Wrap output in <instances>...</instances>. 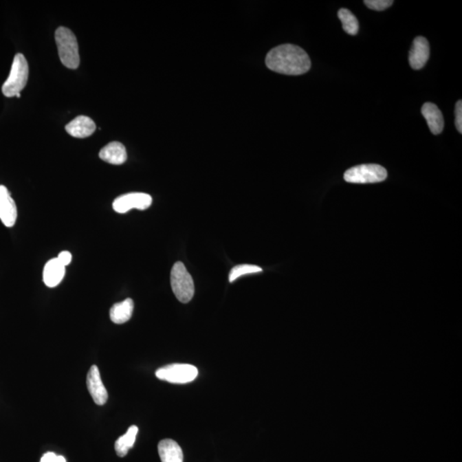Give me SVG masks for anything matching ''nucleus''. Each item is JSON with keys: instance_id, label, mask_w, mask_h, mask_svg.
I'll return each instance as SVG.
<instances>
[{"instance_id": "f257e3e1", "label": "nucleus", "mask_w": 462, "mask_h": 462, "mask_svg": "<svg viewBox=\"0 0 462 462\" xmlns=\"http://www.w3.org/2000/svg\"><path fill=\"white\" fill-rule=\"evenodd\" d=\"M265 64L271 71L289 76L305 74L311 68L309 56L302 48L292 44L272 49L265 58Z\"/></svg>"}, {"instance_id": "f03ea898", "label": "nucleus", "mask_w": 462, "mask_h": 462, "mask_svg": "<svg viewBox=\"0 0 462 462\" xmlns=\"http://www.w3.org/2000/svg\"><path fill=\"white\" fill-rule=\"evenodd\" d=\"M55 40L62 64L69 69L78 68L80 65L78 43L72 31L65 27L58 28L55 33Z\"/></svg>"}, {"instance_id": "7ed1b4c3", "label": "nucleus", "mask_w": 462, "mask_h": 462, "mask_svg": "<svg viewBox=\"0 0 462 462\" xmlns=\"http://www.w3.org/2000/svg\"><path fill=\"white\" fill-rule=\"evenodd\" d=\"M29 79V64L22 54L15 56L8 78L3 84L2 92L6 97H21V91Z\"/></svg>"}, {"instance_id": "20e7f679", "label": "nucleus", "mask_w": 462, "mask_h": 462, "mask_svg": "<svg viewBox=\"0 0 462 462\" xmlns=\"http://www.w3.org/2000/svg\"><path fill=\"white\" fill-rule=\"evenodd\" d=\"M170 283L174 295L179 302H190L195 295V283L190 272L182 262H177L171 269Z\"/></svg>"}, {"instance_id": "39448f33", "label": "nucleus", "mask_w": 462, "mask_h": 462, "mask_svg": "<svg viewBox=\"0 0 462 462\" xmlns=\"http://www.w3.org/2000/svg\"><path fill=\"white\" fill-rule=\"evenodd\" d=\"M385 168L376 164H362L350 168L344 174V180L350 184H376L386 179Z\"/></svg>"}, {"instance_id": "423d86ee", "label": "nucleus", "mask_w": 462, "mask_h": 462, "mask_svg": "<svg viewBox=\"0 0 462 462\" xmlns=\"http://www.w3.org/2000/svg\"><path fill=\"white\" fill-rule=\"evenodd\" d=\"M157 379L171 384H188L197 377L199 372L190 364H171L156 371Z\"/></svg>"}, {"instance_id": "0eeeda50", "label": "nucleus", "mask_w": 462, "mask_h": 462, "mask_svg": "<svg viewBox=\"0 0 462 462\" xmlns=\"http://www.w3.org/2000/svg\"><path fill=\"white\" fill-rule=\"evenodd\" d=\"M153 199L151 195L144 192H129L119 196L115 199L113 208L115 212L126 213L131 209L146 210L151 206Z\"/></svg>"}, {"instance_id": "6e6552de", "label": "nucleus", "mask_w": 462, "mask_h": 462, "mask_svg": "<svg viewBox=\"0 0 462 462\" xmlns=\"http://www.w3.org/2000/svg\"><path fill=\"white\" fill-rule=\"evenodd\" d=\"M87 386L91 397L97 405L102 406L107 404L108 393L106 387L101 380L100 370L97 366H92L87 373Z\"/></svg>"}, {"instance_id": "1a4fd4ad", "label": "nucleus", "mask_w": 462, "mask_h": 462, "mask_svg": "<svg viewBox=\"0 0 462 462\" xmlns=\"http://www.w3.org/2000/svg\"><path fill=\"white\" fill-rule=\"evenodd\" d=\"M17 219L15 201L6 186L0 185V220L6 227L14 226Z\"/></svg>"}, {"instance_id": "9d476101", "label": "nucleus", "mask_w": 462, "mask_h": 462, "mask_svg": "<svg viewBox=\"0 0 462 462\" xmlns=\"http://www.w3.org/2000/svg\"><path fill=\"white\" fill-rule=\"evenodd\" d=\"M430 57V45L425 37H416L409 52V64L414 69H421Z\"/></svg>"}, {"instance_id": "9b49d317", "label": "nucleus", "mask_w": 462, "mask_h": 462, "mask_svg": "<svg viewBox=\"0 0 462 462\" xmlns=\"http://www.w3.org/2000/svg\"><path fill=\"white\" fill-rule=\"evenodd\" d=\"M68 134L76 138H86L96 131V125L92 119L86 116H79L65 126Z\"/></svg>"}, {"instance_id": "f8f14e48", "label": "nucleus", "mask_w": 462, "mask_h": 462, "mask_svg": "<svg viewBox=\"0 0 462 462\" xmlns=\"http://www.w3.org/2000/svg\"><path fill=\"white\" fill-rule=\"evenodd\" d=\"M66 267L58 261L57 258H52L45 265L43 270V282L49 288H54L60 285L64 279Z\"/></svg>"}, {"instance_id": "ddd939ff", "label": "nucleus", "mask_w": 462, "mask_h": 462, "mask_svg": "<svg viewBox=\"0 0 462 462\" xmlns=\"http://www.w3.org/2000/svg\"><path fill=\"white\" fill-rule=\"evenodd\" d=\"M422 115L426 118L430 132L433 135H439L443 131L444 119L439 108L435 104L427 102L423 104Z\"/></svg>"}, {"instance_id": "4468645a", "label": "nucleus", "mask_w": 462, "mask_h": 462, "mask_svg": "<svg viewBox=\"0 0 462 462\" xmlns=\"http://www.w3.org/2000/svg\"><path fill=\"white\" fill-rule=\"evenodd\" d=\"M157 451L161 462H184V452L182 448L174 440L166 439L160 441Z\"/></svg>"}, {"instance_id": "2eb2a0df", "label": "nucleus", "mask_w": 462, "mask_h": 462, "mask_svg": "<svg viewBox=\"0 0 462 462\" xmlns=\"http://www.w3.org/2000/svg\"><path fill=\"white\" fill-rule=\"evenodd\" d=\"M99 155L104 162L116 164V166L124 164L128 157L125 146L118 142H111L104 146Z\"/></svg>"}, {"instance_id": "dca6fc26", "label": "nucleus", "mask_w": 462, "mask_h": 462, "mask_svg": "<svg viewBox=\"0 0 462 462\" xmlns=\"http://www.w3.org/2000/svg\"><path fill=\"white\" fill-rule=\"evenodd\" d=\"M134 311V302L131 298L114 304L110 310L111 320L117 324L126 323L131 320Z\"/></svg>"}, {"instance_id": "f3484780", "label": "nucleus", "mask_w": 462, "mask_h": 462, "mask_svg": "<svg viewBox=\"0 0 462 462\" xmlns=\"http://www.w3.org/2000/svg\"><path fill=\"white\" fill-rule=\"evenodd\" d=\"M138 427L132 426L129 427L127 432L124 436L119 437L115 443V450L119 457L127 456L129 450L134 446L136 436L138 433Z\"/></svg>"}, {"instance_id": "a211bd4d", "label": "nucleus", "mask_w": 462, "mask_h": 462, "mask_svg": "<svg viewBox=\"0 0 462 462\" xmlns=\"http://www.w3.org/2000/svg\"><path fill=\"white\" fill-rule=\"evenodd\" d=\"M338 19L341 20L342 28L350 36H355L359 31V22L356 16L348 9L338 10Z\"/></svg>"}, {"instance_id": "6ab92c4d", "label": "nucleus", "mask_w": 462, "mask_h": 462, "mask_svg": "<svg viewBox=\"0 0 462 462\" xmlns=\"http://www.w3.org/2000/svg\"><path fill=\"white\" fill-rule=\"evenodd\" d=\"M262 268L254 265H239L231 270L229 276L230 283H233L234 280L239 278L240 276L253 274V273L261 272Z\"/></svg>"}, {"instance_id": "aec40b11", "label": "nucleus", "mask_w": 462, "mask_h": 462, "mask_svg": "<svg viewBox=\"0 0 462 462\" xmlns=\"http://www.w3.org/2000/svg\"><path fill=\"white\" fill-rule=\"evenodd\" d=\"M364 3L371 10H384L393 5L394 1L392 0H365Z\"/></svg>"}, {"instance_id": "412c9836", "label": "nucleus", "mask_w": 462, "mask_h": 462, "mask_svg": "<svg viewBox=\"0 0 462 462\" xmlns=\"http://www.w3.org/2000/svg\"><path fill=\"white\" fill-rule=\"evenodd\" d=\"M456 126L457 131L462 133V102L461 100L457 101L456 104Z\"/></svg>"}, {"instance_id": "4be33fe9", "label": "nucleus", "mask_w": 462, "mask_h": 462, "mask_svg": "<svg viewBox=\"0 0 462 462\" xmlns=\"http://www.w3.org/2000/svg\"><path fill=\"white\" fill-rule=\"evenodd\" d=\"M41 462H66L65 458L62 456H57V454L48 452L42 456Z\"/></svg>"}, {"instance_id": "5701e85b", "label": "nucleus", "mask_w": 462, "mask_h": 462, "mask_svg": "<svg viewBox=\"0 0 462 462\" xmlns=\"http://www.w3.org/2000/svg\"><path fill=\"white\" fill-rule=\"evenodd\" d=\"M57 258L62 265L67 267L68 265L71 264L72 261V254L68 251H63L58 255Z\"/></svg>"}]
</instances>
